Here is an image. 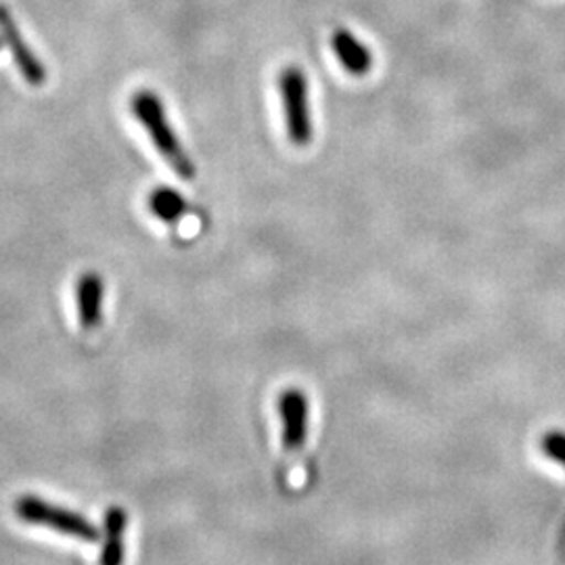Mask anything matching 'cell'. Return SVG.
Instances as JSON below:
<instances>
[{
	"label": "cell",
	"instance_id": "10",
	"mask_svg": "<svg viewBox=\"0 0 565 565\" xmlns=\"http://www.w3.org/2000/svg\"><path fill=\"white\" fill-rule=\"evenodd\" d=\"M545 450L555 461L565 465V436L551 434L545 440Z\"/></svg>",
	"mask_w": 565,
	"mask_h": 565
},
{
	"label": "cell",
	"instance_id": "9",
	"mask_svg": "<svg viewBox=\"0 0 565 565\" xmlns=\"http://www.w3.org/2000/svg\"><path fill=\"white\" fill-rule=\"evenodd\" d=\"M149 212L160 218L162 223H177L186 214V202L179 191L170 189V186H158L151 195H149Z\"/></svg>",
	"mask_w": 565,
	"mask_h": 565
},
{
	"label": "cell",
	"instance_id": "5",
	"mask_svg": "<svg viewBox=\"0 0 565 565\" xmlns=\"http://www.w3.org/2000/svg\"><path fill=\"white\" fill-rule=\"evenodd\" d=\"M277 408L282 425V446L289 452H298L308 436V398L302 390L289 387L279 396Z\"/></svg>",
	"mask_w": 565,
	"mask_h": 565
},
{
	"label": "cell",
	"instance_id": "3",
	"mask_svg": "<svg viewBox=\"0 0 565 565\" xmlns=\"http://www.w3.org/2000/svg\"><path fill=\"white\" fill-rule=\"evenodd\" d=\"M279 97L285 114L287 137L291 145L306 147L312 141V118H310V105H308V81L300 67L289 65L279 74Z\"/></svg>",
	"mask_w": 565,
	"mask_h": 565
},
{
	"label": "cell",
	"instance_id": "1",
	"mask_svg": "<svg viewBox=\"0 0 565 565\" xmlns=\"http://www.w3.org/2000/svg\"><path fill=\"white\" fill-rule=\"evenodd\" d=\"M130 109L145 128V132L151 137L153 147L162 156L163 162L168 163L181 179L191 181L195 177V166L186 156L177 132L172 130V124L168 120L162 99L153 90L142 88V90H137V95L132 97Z\"/></svg>",
	"mask_w": 565,
	"mask_h": 565
},
{
	"label": "cell",
	"instance_id": "7",
	"mask_svg": "<svg viewBox=\"0 0 565 565\" xmlns=\"http://www.w3.org/2000/svg\"><path fill=\"white\" fill-rule=\"evenodd\" d=\"M331 49L348 74L361 78L371 72L373 55H371L369 46L359 41L352 32L335 30L331 36Z\"/></svg>",
	"mask_w": 565,
	"mask_h": 565
},
{
	"label": "cell",
	"instance_id": "6",
	"mask_svg": "<svg viewBox=\"0 0 565 565\" xmlns=\"http://www.w3.org/2000/svg\"><path fill=\"white\" fill-rule=\"evenodd\" d=\"M103 298L105 285L102 275L84 273L76 281V306H78V321L84 329H95L102 324Z\"/></svg>",
	"mask_w": 565,
	"mask_h": 565
},
{
	"label": "cell",
	"instance_id": "8",
	"mask_svg": "<svg viewBox=\"0 0 565 565\" xmlns=\"http://www.w3.org/2000/svg\"><path fill=\"white\" fill-rule=\"evenodd\" d=\"M128 525V515L121 507H109L105 513L103 532L102 565L124 564V534Z\"/></svg>",
	"mask_w": 565,
	"mask_h": 565
},
{
	"label": "cell",
	"instance_id": "4",
	"mask_svg": "<svg viewBox=\"0 0 565 565\" xmlns=\"http://www.w3.org/2000/svg\"><path fill=\"white\" fill-rule=\"evenodd\" d=\"M0 36L13 55L21 78L32 86H42L46 82V70L39 57L34 55V51L23 41L18 23L4 4H0Z\"/></svg>",
	"mask_w": 565,
	"mask_h": 565
},
{
	"label": "cell",
	"instance_id": "2",
	"mask_svg": "<svg viewBox=\"0 0 565 565\" xmlns=\"http://www.w3.org/2000/svg\"><path fill=\"white\" fill-rule=\"evenodd\" d=\"M15 513L21 522L32 525H42L49 530H55L65 536H74L86 543H95L99 539L97 527L90 524L84 515L65 509V507L53 505L49 501H42L39 497H21L15 503Z\"/></svg>",
	"mask_w": 565,
	"mask_h": 565
}]
</instances>
